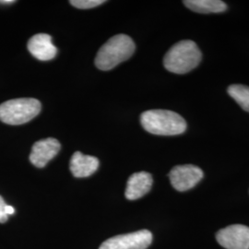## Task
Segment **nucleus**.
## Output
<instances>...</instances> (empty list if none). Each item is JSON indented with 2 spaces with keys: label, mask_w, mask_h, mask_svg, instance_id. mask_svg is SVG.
Listing matches in <instances>:
<instances>
[{
  "label": "nucleus",
  "mask_w": 249,
  "mask_h": 249,
  "mask_svg": "<svg viewBox=\"0 0 249 249\" xmlns=\"http://www.w3.org/2000/svg\"><path fill=\"white\" fill-rule=\"evenodd\" d=\"M185 6L197 13H220L227 9V5L221 0H185Z\"/></svg>",
  "instance_id": "12"
},
{
  "label": "nucleus",
  "mask_w": 249,
  "mask_h": 249,
  "mask_svg": "<svg viewBox=\"0 0 249 249\" xmlns=\"http://www.w3.org/2000/svg\"><path fill=\"white\" fill-rule=\"evenodd\" d=\"M135 48L133 40L129 36H115L99 49L95 57V65L101 71H110L130 58L135 52Z\"/></svg>",
  "instance_id": "3"
},
{
  "label": "nucleus",
  "mask_w": 249,
  "mask_h": 249,
  "mask_svg": "<svg viewBox=\"0 0 249 249\" xmlns=\"http://www.w3.org/2000/svg\"><path fill=\"white\" fill-rule=\"evenodd\" d=\"M99 167V160L96 157L84 155L80 151H76L72 155L70 168L75 178H88L94 174Z\"/></svg>",
  "instance_id": "11"
},
{
  "label": "nucleus",
  "mask_w": 249,
  "mask_h": 249,
  "mask_svg": "<svg viewBox=\"0 0 249 249\" xmlns=\"http://www.w3.org/2000/svg\"><path fill=\"white\" fill-rule=\"evenodd\" d=\"M152 187V177L147 172L135 173L127 180L124 195L129 200H136L150 192Z\"/></svg>",
  "instance_id": "10"
},
{
  "label": "nucleus",
  "mask_w": 249,
  "mask_h": 249,
  "mask_svg": "<svg viewBox=\"0 0 249 249\" xmlns=\"http://www.w3.org/2000/svg\"><path fill=\"white\" fill-rule=\"evenodd\" d=\"M28 50L41 61H49L55 57L57 48L52 43V37L46 34H38L28 42Z\"/></svg>",
  "instance_id": "9"
},
{
  "label": "nucleus",
  "mask_w": 249,
  "mask_h": 249,
  "mask_svg": "<svg viewBox=\"0 0 249 249\" xmlns=\"http://www.w3.org/2000/svg\"><path fill=\"white\" fill-rule=\"evenodd\" d=\"M73 7L80 9H88L98 7L106 3L105 0H71L70 2Z\"/></svg>",
  "instance_id": "14"
},
{
  "label": "nucleus",
  "mask_w": 249,
  "mask_h": 249,
  "mask_svg": "<svg viewBox=\"0 0 249 249\" xmlns=\"http://www.w3.org/2000/svg\"><path fill=\"white\" fill-rule=\"evenodd\" d=\"M60 148V142L53 138L41 140L34 144L30 160L36 167L43 168L58 153Z\"/></svg>",
  "instance_id": "8"
},
{
  "label": "nucleus",
  "mask_w": 249,
  "mask_h": 249,
  "mask_svg": "<svg viewBox=\"0 0 249 249\" xmlns=\"http://www.w3.org/2000/svg\"><path fill=\"white\" fill-rule=\"evenodd\" d=\"M15 3L14 0H2L0 1V4H13Z\"/></svg>",
  "instance_id": "17"
},
{
  "label": "nucleus",
  "mask_w": 249,
  "mask_h": 249,
  "mask_svg": "<svg viewBox=\"0 0 249 249\" xmlns=\"http://www.w3.org/2000/svg\"><path fill=\"white\" fill-rule=\"evenodd\" d=\"M41 103L34 98L9 100L0 105V121L8 124H22L41 112Z\"/></svg>",
  "instance_id": "4"
},
{
  "label": "nucleus",
  "mask_w": 249,
  "mask_h": 249,
  "mask_svg": "<svg viewBox=\"0 0 249 249\" xmlns=\"http://www.w3.org/2000/svg\"><path fill=\"white\" fill-rule=\"evenodd\" d=\"M6 203L3 199V197L0 196V223H6L8 221V215L5 213V207Z\"/></svg>",
  "instance_id": "15"
},
{
  "label": "nucleus",
  "mask_w": 249,
  "mask_h": 249,
  "mask_svg": "<svg viewBox=\"0 0 249 249\" xmlns=\"http://www.w3.org/2000/svg\"><path fill=\"white\" fill-rule=\"evenodd\" d=\"M141 123L149 133L159 136H176L187 129L186 120L170 110H149L142 114Z\"/></svg>",
  "instance_id": "1"
},
{
  "label": "nucleus",
  "mask_w": 249,
  "mask_h": 249,
  "mask_svg": "<svg viewBox=\"0 0 249 249\" xmlns=\"http://www.w3.org/2000/svg\"><path fill=\"white\" fill-rule=\"evenodd\" d=\"M152 242V234L148 230L116 235L105 241L99 249H147Z\"/></svg>",
  "instance_id": "5"
},
{
  "label": "nucleus",
  "mask_w": 249,
  "mask_h": 249,
  "mask_svg": "<svg viewBox=\"0 0 249 249\" xmlns=\"http://www.w3.org/2000/svg\"><path fill=\"white\" fill-rule=\"evenodd\" d=\"M202 53L195 42L183 40L173 45L163 58V66L170 72L186 74L199 65Z\"/></svg>",
  "instance_id": "2"
},
{
  "label": "nucleus",
  "mask_w": 249,
  "mask_h": 249,
  "mask_svg": "<svg viewBox=\"0 0 249 249\" xmlns=\"http://www.w3.org/2000/svg\"><path fill=\"white\" fill-rule=\"evenodd\" d=\"M229 95L245 111L249 113V87L243 84H232L227 89Z\"/></svg>",
  "instance_id": "13"
},
{
  "label": "nucleus",
  "mask_w": 249,
  "mask_h": 249,
  "mask_svg": "<svg viewBox=\"0 0 249 249\" xmlns=\"http://www.w3.org/2000/svg\"><path fill=\"white\" fill-rule=\"evenodd\" d=\"M5 213H6V214L9 216V215H12V214H14V213H15V210H14V208H13L12 206L6 205V207H5Z\"/></svg>",
  "instance_id": "16"
},
{
  "label": "nucleus",
  "mask_w": 249,
  "mask_h": 249,
  "mask_svg": "<svg viewBox=\"0 0 249 249\" xmlns=\"http://www.w3.org/2000/svg\"><path fill=\"white\" fill-rule=\"evenodd\" d=\"M203 177V171L192 164L175 166L169 173L172 186L180 192L193 188L200 182Z\"/></svg>",
  "instance_id": "6"
},
{
  "label": "nucleus",
  "mask_w": 249,
  "mask_h": 249,
  "mask_svg": "<svg viewBox=\"0 0 249 249\" xmlns=\"http://www.w3.org/2000/svg\"><path fill=\"white\" fill-rule=\"evenodd\" d=\"M216 240L226 249H249V227L232 224L216 233Z\"/></svg>",
  "instance_id": "7"
}]
</instances>
